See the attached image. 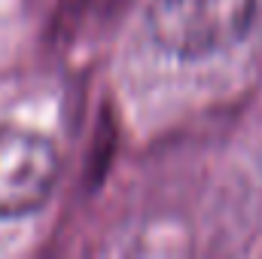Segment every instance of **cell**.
<instances>
[{"instance_id": "obj_1", "label": "cell", "mask_w": 262, "mask_h": 259, "mask_svg": "<svg viewBox=\"0 0 262 259\" xmlns=\"http://www.w3.org/2000/svg\"><path fill=\"white\" fill-rule=\"evenodd\" d=\"M256 0H152L149 34L174 58H207L235 46L250 21Z\"/></svg>"}, {"instance_id": "obj_2", "label": "cell", "mask_w": 262, "mask_h": 259, "mask_svg": "<svg viewBox=\"0 0 262 259\" xmlns=\"http://www.w3.org/2000/svg\"><path fill=\"white\" fill-rule=\"evenodd\" d=\"M58 180V153L49 137L0 125V220L40 210Z\"/></svg>"}]
</instances>
